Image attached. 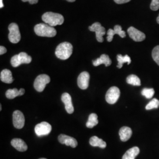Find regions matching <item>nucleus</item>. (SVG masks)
<instances>
[{"label": "nucleus", "mask_w": 159, "mask_h": 159, "mask_svg": "<svg viewBox=\"0 0 159 159\" xmlns=\"http://www.w3.org/2000/svg\"><path fill=\"white\" fill-rule=\"evenodd\" d=\"M117 59L118 61V64L117 67L119 68H122L124 63H127L128 65H129L131 63L130 57H129L128 55L123 56L121 54H118L117 56Z\"/></svg>", "instance_id": "nucleus-24"}, {"label": "nucleus", "mask_w": 159, "mask_h": 159, "mask_svg": "<svg viewBox=\"0 0 159 159\" xmlns=\"http://www.w3.org/2000/svg\"><path fill=\"white\" fill-rule=\"evenodd\" d=\"M127 33L132 40L136 42H140L146 39V35L137 29L130 27L127 30Z\"/></svg>", "instance_id": "nucleus-11"}, {"label": "nucleus", "mask_w": 159, "mask_h": 159, "mask_svg": "<svg viewBox=\"0 0 159 159\" xmlns=\"http://www.w3.org/2000/svg\"><path fill=\"white\" fill-rule=\"evenodd\" d=\"M89 30L91 31H93L96 33V35L97 40L100 42L102 43L104 41L103 35L106 34V30L104 27H102L100 23H94L91 26L89 27Z\"/></svg>", "instance_id": "nucleus-9"}, {"label": "nucleus", "mask_w": 159, "mask_h": 159, "mask_svg": "<svg viewBox=\"0 0 159 159\" xmlns=\"http://www.w3.org/2000/svg\"><path fill=\"white\" fill-rule=\"evenodd\" d=\"M58 140L61 144H65L67 146H71V148H75L78 145V143L75 139L63 134L58 136Z\"/></svg>", "instance_id": "nucleus-13"}, {"label": "nucleus", "mask_w": 159, "mask_h": 159, "mask_svg": "<svg viewBox=\"0 0 159 159\" xmlns=\"http://www.w3.org/2000/svg\"><path fill=\"white\" fill-rule=\"evenodd\" d=\"M23 2H29L30 4H34L38 2L39 0H22Z\"/></svg>", "instance_id": "nucleus-32"}, {"label": "nucleus", "mask_w": 159, "mask_h": 159, "mask_svg": "<svg viewBox=\"0 0 159 159\" xmlns=\"http://www.w3.org/2000/svg\"><path fill=\"white\" fill-rule=\"evenodd\" d=\"M159 107V100L157 98H153L150 102H148L146 106L147 110H150L153 108H158Z\"/></svg>", "instance_id": "nucleus-27"}, {"label": "nucleus", "mask_w": 159, "mask_h": 159, "mask_svg": "<svg viewBox=\"0 0 159 159\" xmlns=\"http://www.w3.org/2000/svg\"><path fill=\"white\" fill-rule=\"evenodd\" d=\"M115 2H116L118 4H125L127 3L129 1H130L131 0H114Z\"/></svg>", "instance_id": "nucleus-30"}, {"label": "nucleus", "mask_w": 159, "mask_h": 159, "mask_svg": "<svg viewBox=\"0 0 159 159\" xmlns=\"http://www.w3.org/2000/svg\"><path fill=\"white\" fill-rule=\"evenodd\" d=\"M93 64L94 66H98L100 64H104L106 67H108L111 64V60L107 54H102L100 58H97L96 60L93 61Z\"/></svg>", "instance_id": "nucleus-17"}, {"label": "nucleus", "mask_w": 159, "mask_h": 159, "mask_svg": "<svg viewBox=\"0 0 159 159\" xmlns=\"http://www.w3.org/2000/svg\"><path fill=\"white\" fill-rule=\"evenodd\" d=\"M90 144L93 147H99L102 148H104L107 146L106 143L97 136L91 137L90 139Z\"/></svg>", "instance_id": "nucleus-22"}, {"label": "nucleus", "mask_w": 159, "mask_h": 159, "mask_svg": "<svg viewBox=\"0 0 159 159\" xmlns=\"http://www.w3.org/2000/svg\"><path fill=\"white\" fill-rule=\"evenodd\" d=\"M142 94L148 99H150L153 97L154 94V90L153 89L145 88L142 91Z\"/></svg>", "instance_id": "nucleus-26"}, {"label": "nucleus", "mask_w": 159, "mask_h": 159, "mask_svg": "<svg viewBox=\"0 0 159 159\" xmlns=\"http://www.w3.org/2000/svg\"><path fill=\"white\" fill-rule=\"evenodd\" d=\"M4 7V4H3V2L2 0H0V7L2 8Z\"/></svg>", "instance_id": "nucleus-33"}, {"label": "nucleus", "mask_w": 159, "mask_h": 159, "mask_svg": "<svg viewBox=\"0 0 159 159\" xmlns=\"http://www.w3.org/2000/svg\"><path fill=\"white\" fill-rule=\"evenodd\" d=\"M0 79L1 81L7 84H11L14 81L11 71L8 69H4L1 72Z\"/></svg>", "instance_id": "nucleus-19"}, {"label": "nucleus", "mask_w": 159, "mask_h": 159, "mask_svg": "<svg viewBox=\"0 0 159 159\" xmlns=\"http://www.w3.org/2000/svg\"><path fill=\"white\" fill-rule=\"evenodd\" d=\"M73 46L68 42H64L57 46L56 50V56L61 60H67L71 56Z\"/></svg>", "instance_id": "nucleus-3"}, {"label": "nucleus", "mask_w": 159, "mask_h": 159, "mask_svg": "<svg viewBox=\"0 0 159 159\" xmlns=\"http://www.w3.org/2000/svg\"><path fill=\"white\" fill-rule=\"evenodd\" d=\"M90 81V74L87 72L84 71L80 74L77 79V84L80 89L82 90H85L89 87Z\"/></svg>", "instance_id": "nucleus-12"}, {"label": "nucleus", "mask_w": 159, "mask_h": 159, "mask_svg": "<svg viewBox=\"0 0 159 159\" xmlns=\"http://www.w3.org/2000/svg\"><path fill=\"white\" fill-rule=\"evenodd\" d=\"M157 23L159 24V17H157Z\"/></svg>", "instance_id": "nucleus-35"}, {"label": "nucleus", "mask_w": 159, "mask_h": 159, "mask_svg": "<svg viewBox=\"0 0 159 159\" xmlns=\"http://www.w3.org/2000/svg\"><path fill=\"white\" fill-rule=\"evenodd\" d=\"M68 2H74L75 0H67Z\"/></svg>", "instance_id": "nucleus-34"}, {"label": "nucleus", "mask_w": 159, "mask_h": 159, "mask_svg": "<svg viewBox=\"0 0 159 159\" xmlns=\"http://www.w3.org/2000/svg\"><path fill=\"white\" fill-rule=\"evenodd\" d=\"M107 34V40L108 41V42H111L113 40L114 35L115 34H118L121 38H125V31L122 30L121 27L119 25H115L114 30L109 29Z\"/></svg>", "instance_id": "nucleus-14"}, {"label": "nucleus", "mask_w": 159, "mask_h": 159, "mask_svg": "<svg viewBox=\"0 0 159 159\" xmlns=\"http://www.w3.org/2000/svg\"><path fill=\"white\" fill-rule=\"evenodd\" d=\"M32 61V58L26 52H21L20 54L15 55L11 59V64L14 67H17L22 64H29Z\"/></svg>", "instance_id": "nucleus-4"}, {"label": "nucleus", "mask_w": 159, "mask_h": 159, "mask_svg": "<svg viewBox=\"0 0 159 159\" xmlns=\"http://www.w3.org/2000/svg\"><path fill=\"white\" fill-rule=\"evenodd\" d=\"M8 39L10 42L14 44L18 43L21 40V34L17 24L11 23L8 27Z\"/></svg>", "instance_id": "nucleus-6"}, {"label": "nucleus", "mask_w": 159, "mask_h": 159, "mask_svg": "<svg viewBox=\"0 0 159 159\" xmlns=\"http://www.w3.org/2000/svg\"><path fill=\"white\" fill-rule=\"evenodd\" d=\"M6 52H7V49L6 48L3 46H1L0 47V54L2 55V54H5Z\"/></svg>", "instance_id": "nucleus-31"}, {"label": "nucleus", "mask_w": 159, "mask_h": 159, "mask_svg": "<svg viewBox=\"0 0 159 159\" xmlns=\"http://www.w3.org/2000/svg\"><path fill=\"white\" fill-rule=\"evenodd\" d=\"M152 57L154 61L159 66V46L154 48L152 51Z\"/></svg>", "instance_id": "nucleus-28"}, {"label": "nucleus", "mask_w": 159, "mask_h": 159, "mask_svg": "<svg viewBox=\"0 0 159 159\" xmlns=\"http://www.w3.org/2000/svg\"><path fill=\"white\" fill-rule=\"evenodd\" d=\"M35 34L40 37H53L57 34V31L53 27L47 24H39L34 27Z\"/></svg>", "instance_id": "nucleus-2"}, {"label": "nucleus", "mask_w": 159, "mask_h": 159, "mask_svg": "<svg viewBox=\"0 0 159 159\" xmlns=\"http://www.w3.org/2000/svg\"><path fill=\"white\" fill-rule=\"evenodd\" d=\"M120 139L122 142H127L130 139L132 135V130L130 127H122L119 130Z\"/></svg>", "instance_id": "nucleus-18"}, {"label": "nucleus", "mask_w": 159, "mask_h": 159, "mask_svg": "<svg viewBox=\"0 0 159 159\" xmlns=\"http://www.w3.org/2000/svg\"><path fill=\"white\" fill-rule=\"evenodd\" d=\"M140 153V149L138 147H133L128 150L123 155L122 159H135Z\"/></svg>", "instance_id": "nucleus-21"}, {"label": "nucleus", "mask_w": 159, "mask_h": 159, "mask_svg": "<svg viewBox=\"0 0 159 159\" xmlns=\"http://www.w3.org/2000/svg\"><path fill=\"white\" fill-rule=\"evenodd\" d=\"M12 146L19 152H25L27 150L28 147L26 143L21 139H14L11 142Z\"/></svg>", "instance_id": "nucleus-16"}, {"label": "nucleus", "mask_w": 159, "mask_h": 159, "mask_svg": "<svg viewBox=\"0 0 159 159\" xmlns=\"http://www.w3.org/2000/svg\"><path fill=\"white\" fill-rule=\"evenodd\" d=\"M61 100L65 104V108L68 114L73 113L74 109L71 96L67 93H64L62 94Z\"/></svg>", "instance_id": "nucleus-15"}, {"label": "nucleus", "mask_w": 159, "mask_h": 159, "mask_svg": "<svg viewBox=\"0 0 159 159\" xmlns=\"http://www.w3.org/2000/svg\"><path fill=\"white\" fill-rule=\"evenodd\" d=\"M2 110V106H1V104L0 105V110Z\"/></svg>", "instance_id": "nucleus-36"}, {"label": "nucleus", "mask_w": 159, "mask_h": 159, "mask_svg": "<svg viewBox=\"0 0 159 159\" xmlns=\"http://www.w3.org/2000/svg\"><path fill=\"white\" fill-rule=\"evenodd\" d=\"M52 127L51 125L47 122H41L37 125L35 127V132L37 136L39 137L46 136L50 134Z\"/></svg>", "instance_id": "nucleus-8"}, {"label": "nucleus", "mask_w": 159, "mask_h": 159, "mask_svg": "<svg viewBox=\"0 0 159 159\" xmlns=\"http://www.w3.org/2000/svg\"><path fill=\"white\" fill-rule=\"evenodd\" d=\"M150 8L153 11L158 10L159 9V0H152L150 4Z\"/></svg>", "instance_id": "nucleus-29"}, {"label": "nucleus", "mask_w": 159, "mask_h": 159, "mask_svg": "<svg viewBox=\"0 0 159 159\" xmlns=\"http://www.w3.org/2000/svg\"><path fill=\"white\" fill-rule=\"evenodd\" d=\"M126 81L128 84L134 86H140L141 85L140 79L137 75L134 74L129 75L126 79Z\"/></svg>", "instance_id": "nucleus-25"}, {"label": "nucleus", "mask_w": 159, "mask_h": 159, "mask_svg": "<svg viewBox=\"0 0 159 159\" xmlns=\"http://www.w3.org/2000/svg\"><path fill=\"white\" fill-rule=\"evenodd\" d=\"M42 20L46 24L53 27L61 25L64 21V18L61 14L52 12L44 13L42 16Z\"/></svg>", "instance_id": "nucleus-1"}, {"label": "nucleus", "mask_w": 159, "mask_h": 159, "mask_svg": "<svg viewBox=\"0 0 159 159\" xmlns=\"http://www.w3.org/2000/svg\"><path fill=\"white\" fill-rule=\"evenodd\" d=\"M14 126L18 129H21L24 126L25 117L23 113L19 110L15 111L12 114Z\"/></svg>", "instance_id": "nucleus-10"}, {"label": "nucleus", "mask_w": 159, "mask_h": 159, "mask_svg": "<svg viewBox=\"0 0 159 159\" xmlns=\"http://www.w3.org/2000/svg\"><path fill=\"white\" fill-rule=\"evenodd\" d=\"M25 93V90L24 89H21L18 90L17 89H9L6 91V95L7 98L13 99L18 96H21Z\"/></svg>", "instance_id": "nucleus-20"}, {"label": "nucleus", "mask_w": 159, "mask_h": 159, "mask_svg": "<svg viewBox=\"0 0 159 159\" xmlns=\"http://www.w3.org/2000/svg\"><path fill=\"white\" fill-rule=\"evenodd\" d=\"M120 96L119 89L117 87H111L108 89L106 95V100L110 104H114L117 102Z\"/></svg>", "instance_id": "nucleus-7"}, {"label": "nucleus", "mask_w": 159, "mask_h": 159, "mask_svg": "<svg viewBox=\"0 0 159 159\" xmlns=\"http://www.w3.org/2000/svg\"><path fill=\"white\" fill-rule=\"evenodd\" d=\"M98 123V116L96 114L92 113L89 116L88 121L86 123V126L88 128L92 129L94 126L97 125Z\"/></svg>", "instance_id": "nucleus-23"}, {"label": "nucleus", "mask_w": 159, "mask_h": 159, "mask_svg": "<svg viewBox=\"0 0 159 159\" xmlns=\"http://www.w3.org/2000/svg\"><path fill=\"white\" fill-rule=\"evenodd\" d=\"M50 82V77L47 74H41L35 79L34 83V89L39 92L43 91L47 84Z\"/></svg>", "instance_id": "nucleus-5"}, {"label": "nucleus", "mask_w": 159, "mask_h": 159, "mask_svg": "<svg viewBox=\"0 0 159 159\" xmlns=\"http://www.w3.org/2000/svg\"><path fill=\"white\" fill-rule=\"evenodd\" d=\"M46 159V158H40V159Z\"/></svg>", "instance_id": "nucleus-37"}]
</instances>
